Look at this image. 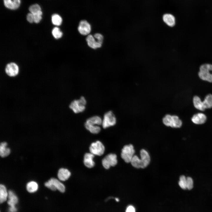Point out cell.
<instances>
[{
  "label": "cell",
  "mask_w": 212,
  "mask_h": 212,
  "mask_svg": "<svg viewBox=\"0 0 212 212\" xmlns=\"http://www.w3.org/2000/svg\"><path fill=\"white\" fill-rule=\"evenodd\" d=\"M17 208L15 206H10L8 212H16Z\"/></svg>",
  "instance_id": "obj_38"
},
{
  "label": "cell",
  "mask_w": 212,
  "mask_h": 212,
  "mask_svg": "<svg viewBox=\"0 0 212 212\" xmlns=\"http://www.w3.org/2000/svg\"><path fill=\"white\" fill-rule=\"evenodd\" d=\"M115 200L117 202H118L119 201V199L117 198H115Z\"/></svg>",
  "instance_id": "obj_39"
},
{
  "label": "cell",
  "mask_w": 212,
  "mask_h": 212,
  "mask_svg": "<svg viewBox=\"0 0 212 212\" xmlns=\"http://www.w3.org/2000/svg\"><path fill=\"white\" fill-rule=\"evenodd\" d=\"M26 19L30 23H32L34 22L33 14L30 12L26 16Z\"/></svg>",
  "instance_id": "obj_35"
},
{
  "label": "cell",
  "mask_w": 212,
  "mask_h": 212,
  "mask_svg": "<svg viewBox=\"0 0 212 212\" xmlns=\"http://www.w3.org/2000/svg\"><path fill=\"white\" fill-rule=\"evenodd\" d=\"M90 153L94 155L101 156L104 152L105 148L102 143L99 141L92 143L89 148Z\"/></svg>",
  "instance_id": "obj_7"
},
{
  "label": "cell",
  "mask_w": 212,
  "mask_h": 212,
  "mask_svg": "<svg viewBox=\"0 0 212 212\" xmlns=\"http://www.w3.org/2000/svg\"><path fill=\"white\" fill-rule=\"evenodd\" d=\"M38 188L37 183L34 181H31L28 182L26 186V190L30 193H33L36 191Z\"/></svg>",
  "instance_id": "obj_23"
},
{
  "label": "cell",
  "mask_w": 212,
  "mask_h": 212,
  "mask_svg": "<svg viewBox=\"0 0 212 212\" xmlns=\"http://www.w3.org/2000/svg\"><path fill=\"white\" fill-rule=\"evenodd\" d=\"M8 193L9 200L7 201L8 204L10 206H15L16 205L18 202V197L12 191L9 190Z\"/></svg>",
  "instance_id": "obj_15"
},
{
  "label": "cell",
  "mask_w": 212,
  "mask_h": 212,
  "mask_svg": "<svg viewBox=\"0 0 212 212\" xmlns=\"http://www.w3.org/2000/svg\"><path fill=\"white\" fill-rule=\"evenodd\" d=\"M86 100L83 96L78 100H74L70 103L69 107L75 113L82 112L84 111L86 104Z\"/></svg>",
  "instance_id": "obj_3"
},
{
  "label": "cell",
  "mask_w": 212,
  "mask_h": 212,
  "mask_svg": "<svg viewBox=\"0 0 212 212\" xmlns=\"http://www.w3.org/2000/svg\"><path fill=\"white\" fill-rule=\"evenodd\" d=\"M191 120L194 123L197 125H201L205 122L207 120V117L205 114L198 113L194 115Z\"/></svg>",
  "instance_id": "obj_10"
},
{
  "label": "cell",
  "mask_w": 212,
  "mask_h": 212,
  "mask_svg": "<svg viewBox=\"0 0 212 212\" xmlns=\"http://www.w3.org/2000/svg\"><path fill=\"white\" fill-rule=\"evenodd\" d=\"M94 37L97 40V41L100 44H102L103 40V36L100 33H96L94 36Z\"/></svg>",
  "instance_id": "obj_33"
},
{
  "label": "cell",
  "mask_w": 212,
  "mask_h": 212,
  "mask_svg": "<svg viewBox=\"0 0 212 212\" xmlns=\"http://www.w3.org/2000/svg\"><path fill=\"white\" fill-rule=\"evenodd\" d=\"M85 125L86 128L93 134H97L101 130V128L98 125H92L85 123Z\"/></svg>",
  "instance_id": "obj_22"
},
{
  "label": "cell",
  "mask_w": 212,
  "mask_h": 212,
  "mask_svg": "<svg viewBox=\"0 0 212 212\" xmlns=\"http://www.w3.org/2000/svg\"><path fill=\"white\" fill-rule=\"evenodd\" d=\"M117 156L115 154L110 153L107 155L102 160V163L104 167L109 169L110 166H114L117 163Z\"/></svg>",
  "instance_id": "obj_6"
},
{
  "label": "cell",
  "mask_w": 212,
  "mask_h": 212,
  "mask_svg": "<svg viewBox=\"0 0 212 212\" xmlns=\"http://www.w3.org/2000/svg\"><path fill=\"white\" fill-rule=\"evenodd\" d=\"M71 173L68 169L63 168L59 170L57 174L58 178L62 181L68 179Z\"/></svg>",
  "instance_id": "obj_14"
},
{
  "label": "cell",
  "mask_w": 212,
  "mask_h": 212,
  "mask_svg": "<svg viewBox=\"0 0 212 212\" xmlns=\"http://www.w3.org/2000/svg\"><path fill=\"white\" fill-rule=\"evenodd\" d=\"M42 12L41 11L38 13L33 14L34 17V22L36 23H38L40 22L42 19Z\"/></svg>",
  "instance_id": "obj_31"
},
{
  "label": "cell",
  "mask_w": 212,
  "mask_h": 212,
  "mask_svg": "<svg viewBox=\"0 0 212 212\" xmlns=\"http://www.w3.org/2000/svg\"><path fill=\"white\" fill-rule=\"evenodd\" d=\"M186 177L184 175H181L179 178L178 185L180 187L184 190L187 189Z\"/></svg>",
  "instance_id": "obj_27"
},
{
  "label": "cell",
  "mask_w": 212,
  "mask_h": 212,
  "mask_svg": "<svg viewBox=\"0 0 212 212\" xmlns=\"http://www.w3.org/2000/svg\"><path fill=\"white\" fill-rule=\"evenodd\" d=\"M199 71L201 72H209L212 71V64H204L200 67Z\"/></svg>",
  "instance_id": "obj_29"
},
{
  "label": "cell",
  "mask_w": 212,
  "mask_h": 212,
  "mask_svg": "<svg viewBox=\"0 0 212 212\" xmlns=\"http://www.w3.org/2000/svg\"><path fill=\"white\" fill-rule=\"evenodd\" d=\"M49 181L52 183L54 186L60 192L64 193L65 191V187L61 182L57 179L52 178Z\"/></svg>",
  "instance_id": "obj_16"
},
{
  "label": "cell",
  "mask_w": 212,
  "mask_h": 212,
  "mask_svg": "<svg viewBox=\"0 0 212 212\" xmlns=\"http://www.w3.org/2000/svg\"><path fill=\"white\" fill-rule=\"evenodd\" d=\"M198 75L201 80L209 82H212V75L210 72L199 71L198 73Z\"/></svg>",
  "instance_id": "obj_21"
},
{
  "label": "cell",
  "mask_w": 212,
  "mask_h": 212,
  "mask_svg": "<svg viewBox=\"0 0 212 212\" xmlns=\"http://www.w3.org/2000/svg\"><path fill=\"white\" fill-rule=\"evenodd\" d=\"M52 34L55 39H58L62 37L63 34L59 28L55 27L52 30Z\"/></svg>",
  "instance_id": "obj_26"
},
{
  "label": "cell",
  "mask_w": 212,
  "mask_h": 212,
  "mask_svg": "<svg viewBox=\"0 0 212 212\" xmlns=\"http://www.w3.org/2000/svg\"><path fill=\"white\" fill-rule=\"evenodd\" d=\"M7 143L6 142H3L1 143L0 145V155L2 158L8 156L10 153V150L7 147Z\"/></svg>",
  "instance_id": "obj_18"
},
{
  "label": "cell",
  "mask_w": 212,
  "mask_h": 212,
  "mask_svg": "<svg viewBox=\"0 0 212 212\" xmlns=\"http://www.w3.org/2000/svg\"><path fill=\"white\" fill-rule=\"evenodd\" d=\"M163 122L167 126L178 128L180 127L182 124L181 120L177 115H167L163 118Z\"/></svg>",
  "instance_id": "obj_2"
},
{
  "label": "cell",
  "mask_w": 212,
  "mask_h": 212,
  "mask_svg": "<svg viewBox=\"0 0 212 212\" xmlns=\"http://www.w3.org/2000/svg\"><path fill=\"white\" fill-rule=\"evenodd\" d=\"M94 155L91 153H86L84 155V163L87 168H91L95 165V162L93 160Z\"/></svg>",
  "instance_id": "obj_12"
},
{
  "label": "cell",
  "mask_w": 212,
  "mask_h": 212,
  "mask_svg": "<svg viewBox=\"0 0 212 212\" xmlns=\"http://www.w3.org/2000/svg\"><path fill=\"white\" fill-rule=\"evenodd\" d=\"M5 72L8 76L14 77L19 73V68L18 65L14 62H11L7 64L5 68Z\"/></svg>",
  "instance_id": "obj_8"
},
{
  "label": "cell",
  "mask_w": 212,
  "mask_h": 212,
  "mask_svg": "<svg viewBox=\"0 0 212 212\" xmlns=\"http://www.w3.org/2000/svg\"><path fill=\"white\" fill-rule=\"evenodd\" d=\"M116 122L115 117L112 112L110 111L104 114L102 120V125L104 128H106L114 125Z\"/></svg>",
  "instance_id": "obj_5"
},
{
  "label": "cell",
  "mask_w": 212,
  "mask_h": 212,
  "mask_svg": "<svg viewBox=\"0 0 212 212\" xmlns=\"http://www.w3.org/2000/svg\"><path fill=\"white\" fill-rule=\"evenodd\" d=\"M203 102L205 109L212 108V95L209 94L207 95Z\"/></svg>",
  "instance_id": "obj_24"
},
{
  "label": "cell",
  "mask_w": 212,
  "mask_h": 212,
  "mask_svg": "<svg viewBox=\"0 0 212 212\" xmlns=\"http://www.w3.org/2000/svg\"><path fill=\"white\" fill-rule=\"evenodd\" d=\"M44 185L46 187L53 191H55L57 190V189L49 180L45 182Z\"/></svg>",
  "instance_id": "obj_34"
},
{
  "label": "cell",
  "mask_w": 212,
  "mask_h": 212,
  "mask_svg": "<svg viewBox=\"0 0 212 212\" xmlns=\"http://www.w3.org/2000/svg\"><path fill=\"white\" fill-rule=\"evenodd\" d=\"M135 150L132 144L126 145L122 149L121 156L122 158L127 163H130L134 155Z\"/></svg>",
  "instance_id": "obj_4"
},
{
  "label": "cell",
  "mask_w": 212,
  "mask_h": 212,
  "mask_svg": "<svg viewBox=\"0 0 212 212\" xmlns=\"http://www.w3.org/2000/svg\"><path fill=\"white\" fill-rule=\"evenodd\" d=\"M8 193L6 188L4 185L1 184L0 185V202L2 203L6 201L8 197Z\"/></svg>",
  "instance_id": "obj_20"
},
{
  "label": "cell",
  "mask_w": 212,
  "mask_h": 212,
  "mask_svg": "<svg viewBox=\"0 0 212 212\" xmlns=\"http://www.w3.org/2000/svg\"><path fill=\"white\" fill-rule=\"evenodd\" d=\"M140 158L134 155L130 163L132 165L137 168H144L146 167L150 163V157L148 152L142 149L140 151Z\"/></svg>",
  "instance_id": "obj_1"
},
{
  "label": "cell",
  "mask_w": 212,
  "mask_h": 212,
  "mask_svg": "<svg viewBox=\"0 0 212 212\" xmlns=\"http://www.w3.org/2000/svg\"><path fill=\"white\" fill-rule=\"evenodd\" d=\"M4 6L6 7L11 10H14L12 0H4Z\"/></svg>",
  "instance_id": "obj_32"
},
{
  "label": "cell",
  "mask_w": 212,
  "mask_h": 212,
  "mask_svg": "<svg viewBox=\"0 0 212 212\" xmlns=\"http://www.w3.org/2000/svg\"><path fill=\"white\" fill-rule=\"evenodd\" d=\"M193 186V181L192 178L190 177H186L187 189L191 190Z\"/></svg>",
  "instance_id": "obj_30"
},
{
  "label": "cell",
  "mask_w": 212,
  "mask_h": 212,
  "mask_svg": "<svg viewBox=\"0 0 212 212\" xmlns=\"http://www.w3.org/2000/svg\"><path fill=\"white\" fill-rule=\"evenodd\" d=\"M13 2L14 6V9H18L20 4V0H13Z\"/></svg>",
  "instance_id": "obj_36"
},
{
  "label": "cell",
  "mask_w": 212,
  "mask_h": 212,
  "mask_svg": "<svg viewBox=\"0 0 212 212\" xmlns=\"http://www.w3.org/2000/svg\"><path fill=\"white\" fill-rule=\"evenodd\" d=\"M86 40L88 45L92 48L96 49L101 46L102 44L96 41L94 37L91 34L87 36Z\"/></svg>",
  "instance_id": "obj_13"
},
{
  "label": "cell",
  "mask_w": 212,
  "mask_h": 212,
  "mask_svg": "<svg viewBox=\"0 0 212 212\" xmlns=\"http://www.w3.org/2000/svg\"><path fill=\"white\" fill-rule=\"evenodd\" d=\"M126 212H135V209L132 206H129L127 208Z\"/></svg>",
  "instance_id": "obj_37"
},
{
  "label": "cell",
  "mask_w": 212,
  "mask_h": 212,
  "mask_svg": "<svg viewBox=\"0 0 212 212\" xmlns=\"http://www.w3.org/2000/svg\"><path fill=\"white\" fill-rule=\"evenodd\" d=\"M78 29L79 33L82 35H88L91 31V26L90 24L86 20L81 21L79 24Z\"/></svg>",
  "instance_id": "obj_9"
},
{
  "label": "cell",
  "mask_w": 212,
  "mask_h": 212,
  "mask_svg": "<svg viewBox=\"0 0 212 212\" xmlns=\"http://www.w3.org/2000/svg\"><path fill=\"white\" fill-rule=\"evenodd\" d=\"M193 103L194 107L197 109L202 111H204L205 110L203 102L198 96H195L193 97Z\"/></svg>",
  "instance_id": "obj_17"
},
{
  "label": "cell",
  "mask_w": 212,
  "mask_h": 212,
  "mask_svg": "<svg viewBox=\"0 0 212 212\" xmlns=\"http://www.w3.org/2000/svg\"></svg>",
  "instance_id": "obj_40"
},
{
  "label": "cell",
  "mask_w": 212,
  "mask_h": 212,
  "mask_svg": "<svg viewBox=\"0 0 212 212\" xmlns=\"http://www.w3.org/2000/svg\"><path fill=\"white\" fill-rule=\"evenodd\" d=\"M163 22L167 25L170 27L174 26L175 24V19L174 16L170 13H165L162 17Z\"/></svg>",
  "instance_id": "obj_11"
},
{
  "label": "cell",
  "mask_w": 212,
  "mask_h": 212,
  "mask_svg": "<svg viewBox=\"0 0 212 212\" xmlns=\"http://www.w3.org/2000/svg\"><path fill=\"white\" fill-rule=\"evenodd\" d=\"M29 10L30 13L33 14L41 11L40 6L37 4H35L31 5L29 8Z\"/></svg>",
  "instance_id": "obj_28"
},
{
  "label": "cell",
  "mask_w": 212,
  "mask_h": 212,
  "mask_svg": "<svg viewBox=\"0 0 212 212\" xmlns=\"http://www.w3.org/2000/svg\"><path fill=\"white\" fill-rule=\"evenodd\" d=\"M52 21L54 25L59 26L62 24V19L59 15L57 14H54L52 16Z\"/></svg>",
  "instance_id": "obj_25"
},
{
  "label": "cell",
  "mask_w": 212,
  "mask_h": 212,
  "mask_svg": "<svg viewBox=\"0 0 212 212\" xmlns=\"http://www.w3.org/2000/svg\"><path fill=\"white\" fill-rule=\"evenodd\" d=\"M102 119L98 116H94L87 120L85 123L94 125H102Z\"/></svg>",
  "instance_id": "obj_19"
}]
</instances>
